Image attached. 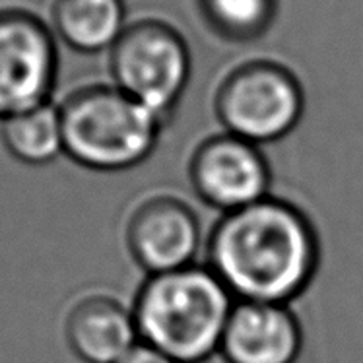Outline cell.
<instances>
[{"mask_svg":"<svg viewBox=\"0 0 363 363\" xmlns=\"http://www.w3.org/2000/svg\"><path fill=\"white\" fill-rule=\"evenodd\" d=\"M57 76L51 26L26 8H0V121L51 101Z\"/></svg>","mask_w":363,"mask_h":363,"instance_id":"cell-6","label":"cell"},{"mask_svg":"<svg viewBox=\"0 0 363 363\" xmlns=\"http://www.w3.org/2000/svg\"><path fill=\"white\" fill-rule=\"evenodd\" d=\"M235 297L206 264L148 276L130 307L142 344L177 363L220 352Z\"/></svg>","mask_w":363,"mask_h":363,"instance_id":"cell-2","label":"cell"},{"mask_svg":"<svg viewBox=\"0 0 363 363\" xmlns=\"http://www.w3.org/2000/svg\"><path fill=\"white\" fill-rule=\"evenodd\" d=\"M319 262L309 216L272 194L220 216L206 243V267L235 301L289 305L311 286Z\"/></svg>","mask_w":363,"mask_h":363,"instance_id":"cell-1","label":"cell"},{"mask_svg":"<svg viewBox=\"0 0 363 363\" xmlns=\"http://www.w3.org/2000/svg\"><path fill=\"white\" fill-rule=\"evenodd\" d=\"M189 179L202 202L228 214L267 199L272 175L259 144L223 130L194 148Z\"/></svg>","mask_w":363,"mask_h":363,"instance_id":"cell-7","label":"cell"},{"mask_svg":"<svg viewBox=\"0 0 363 363\" xmlns=\"http://www.w3.org/2000/svg\"><path fill=\"white\" fill-rule=\"evenodd\" d=\"M214 111L225 133L259 146L270 144L299 125L305 111L303 86L278 60H245L218 84Z\"/></svg>","mask_w":363,"mask_h":363,"instance_id":"cell-5","label":"cell"},{"mask_svg":"<svg viewBox=\"0 0 363 363\" xmlns=\"http://www.w3.org/2000/svg\"><path fill=\"white\" fill-rule=\"evenodd\" d=\"M201 243L199 216L173 194L144 199L126 223L128 252L148 276L194 264Z\"/></svg>","mask_w":363,"mask_h":363,"instance_id":"cell-8","label":"cell"},{"mask_svg":"<svg viewBox=\"0 0 363 363\" xmlns=\"http://www.w3.org/2000/svg\"><path fill=\"white\" fill-rule=\"evenodd\" d=\"M117 363H177L162 352L150 348L146 344H136L125 357H121Z\"/></svg>","mask_w":363,"mask_h":363,"instance_id":"cell-14","label":"cell"},{"mask_svg":"<svg viewBox=\"0 0 363 363\" xmlns=\"http://www.w3.org/2000/svg\"><path fill=\"white\" fill-rule=\"evenodd\" d=\"M303 333L289 305L235 301L223 330L225 363H296Z\"/></svg>","mask_w":363,"mask_h":363,"instance_id":"cell-9","label":"cell"},{"mask_svg":"<svg viewBox=\"0 0 363 363\" xmlns=\"http://www.w3.org/2000/svg\"><path fill=\"white\" fill-rule=\"evenodd\" d=\"M51 30L82 55L109 52L128 26L125 0H55Z\"/></svg>","mask_w":363,"mask_h":363,"instance_id":"cell-11","label":"cell"},{"mask_svg":"<svg viewBox=\"0 0 363 363\" xmlns=\"http://www.w3.org/2000/svg\"><path fill=\"white\" fill-rule=\"evenodd\" d=\"M196 12L216 38L228 43H252L274 26L278 0H194Z\"/></svg>","mask_w":363,"mask_h":363,"instance_id":"cell-13","label":"cell"},{"mask_svg":"<svg viewBox=\"0 0 363 363\" xmlns=\"http://www.w3.org/2000/svg\"><path fill=\"white\" fill-rule=\"evenodd\" d=\"M65 154L94 171H125L148 160L165 128L115 84L74 89L59 105Z\"/></svg>","mask_w":363,"mask_h":363,"instance_id":"cell-3","label":"cell"},{"mask_svg":"<svg viewBox=\"0 0 363 363\" xmlns=\"http://www.w3.org/2000/svg\"><path fill=\"white\" fill-rule=\"evenodd\" d=\"M6 150L26 165H45L65 152L59 105H41L10 115L0 125Z\"/></svg>","mask_w":363,"mask_h":363,"instance_id":"cell-12","label":"cell"},{"mask_svg":"<svg viewBox=\"0 0 363 363\" xmlns=\"http://www.w3.org/2000/svg\"><path fill=\"white\" fill-rule=\"evenodd\" d=\"M107 55L113 84L167 125L193 72L185 35L167 20L138 18L128 22Z\"/></svg>","mask_w":363,"mask_h":363,"instance_id":"cell-4","label":"cell"},{"mask_svg":"<svg viewBox=\"0 0 363 363\" xmlns=\"http://www.w3.org/2000/svg\"><path fill=\"white\" fill-rule=\"evenodd\" d=\"M65 334L84 363H117L140 344L133 309L111 296H88L70 309Z\"/></svg>","mask_w":363,"mask_h":363,"instance_id":"cell-10","label":"cell"}]
</instances>
